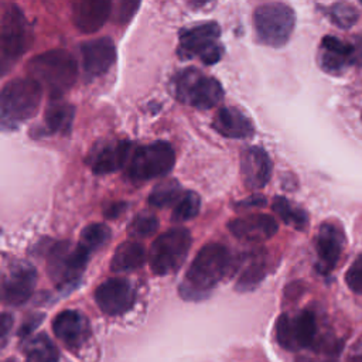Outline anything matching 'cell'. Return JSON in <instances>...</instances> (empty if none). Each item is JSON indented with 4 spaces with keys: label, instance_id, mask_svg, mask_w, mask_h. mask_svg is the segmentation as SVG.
I'll return each instance as SVG.
<instances>
[{
    "label": "cell",
    "instance_id": "8d00e7d4",
    "mask_svg": "<svg viewBox=\"0 0 362 362\" xmlns=\"http://www.w3.org/2000/svg\"><path fill=\"white\" fill-rule=\"evenodd\" d=\"M126 208H127L126 202H112L107 206H105L103 214L106 218L115 219V218H119L122 215V212L126 211Z\"/></svg>",
    "mask_w": 362,
    "mask_h": 362
},
{
    "label": "cell",
    "instance_id": "ffe728a7",
    "mask_svg": "<svg viewBox=\"0 0 362 362\" xmlns=\"http://www.w3.org/2000/svg\"><path fill=\"white\" fill-rule=\"evenodd\" d=\"M72 23L81 33L90 34L103 27L112 11V3L106 0H79L72 3Z\"/></svg>",
    "mask_w": 362,
    "mask_h": 362
},
{
    "label": "cell",
    "instance_id": "4fadbf2b",
    "mask_svg": "<svg viewBox=\"0 0 362 362\" xmlns=\"http://www.w3.org/2000/svg\"><path fill=\"white\" fill-rule=\"evenodd\" d=\"M37 283V272L28 262H14L3 276L1 296L8 305L18 307L24 304L33 294Z\"/></svg>",
    "mask_w": 362,
    "mask_h": 362
},
{
    "label": "cell",
    "instance_id": "f546056e",
    "mask_svg": "<svg viewBox=\"0 0 362 362\" xmlns=\"http://www.w3.org/2000/svg\"><path fill=\"white\" fill-rule=\"evenodd\" d=\"M201 208V198L195 191H185L180 201L173 206L171 219L174 222H185L195 218Z\"/></svg>",
    "mask_w": 362,
    "mask_h": 362
},
{
    "label": "cell",
    "instance_id": "4dcf8cb0",
    "mask_svg": "<svg viewBox=\"0 0 362 362\" xmlns=\"http://www.w3.org/2000/svg\"><path fill=\"white\" fill-rule=\"evenodd\" d=\"M329 20L339 28H351L358 20V11L348 3H334L325 8Z\"/></svg>",
    "mask_w": 362,
    "mask_h": 362
},
{
    "label": "cell",
    "instance_id": "603a6c76",
    "mask_svg": "<svg viewBox=\"0 0 362 362\" xmlns=\"http://www.w3.org/2000/svg\"><path fill=\"white\" fill-rule=\"evenodd\" d=\"M75 107L61 99L51 100L44 113V133L68 134L72 127Z\"/></svg>",
    "mask_w": 362,
    "mask_h": 362
},
{
    "label": "cell",
    "instance_id": "5bb4252c",
    "mask_svg": "<svg viewBox=\"0 0 362 362\" xmlns=\"http://www.w3.org/2000/svg\"><path fill=\"white\" fill-rule=\"evenodd\" d=\"M132 146L129 140H103L92 147L86 163L96 175L119 171L127 161Z\"/></svg>",
    "mask_w": 362,
    "mask_h": 362
},
{
    "label": "cell",
    "instance_id": "2e32d148",
    "mask_svg": "<svg viewBox=\"0 0 362 362\" xmlns=\"http://www.w3.org/2000/svg\"><path fill=\"white\" fill-rule=\"evenodd\" d=\"M82 68L86 78L92 79L109 71L116 59V47L109 37H98L81 44Z\"/></svg>",
    "mask_w": 362,
    "mask_h": 362
},
{
    "label": "cell",
    "instance_id": "3957f363",
    "mask_svg": "<svg viewBox=\"0 0 362 362\" xmlns=\"http://www.w3.org/2000/svg\"><path fill=\"white\" fill-rule=\"evenodd\" d=\"M42 88L31 78L8 81L0 95V122L3 129L17 127L31 119L41 103Z\"/></svg>",
    "mask_w": 362,
    "mask_h": 362
},
{
    "label": "cell",
    "instance_id": "8992f818",
    "mask_svg": "<svg viewBox=\"0 0 362 362\" xmlns=\"http://www.w3.org/2000/svg\"><path fill=\"white\" fill-rule=\"evenodd\" d=\"M294 25L296 13L286 3H263L253 11L255 34L264 45L283 47L288 41Z\"/></svg>",
    "mask_w": 362,
    "mask_h": 362
},
{
    "label": "cell",
    "instance_id": "d6a6232c",
    "mask_svg": "<svg viewBox=\"0 0 362 362\" xmlns=\"http://www.w3.org/2000/svg\"><path fill=\"white\" fill-rule=\"evenodd\" d=\"M346 286L358 294H362V255H359L345 273Z\"/></svg>",
    "mask_w": 362,
    "mask_h": 362
},
{
    "label": "cell",
    "instance_id": "8fae6325",
    "mask_svg": "<svg viewBox=\"0 0 362 362\" xmlns=\"http://www.w3.org/2000/svg\"><path fill=\"white\" fill-rule=\"evenodd\" d=\"M276 339L287 351L311 346L317 337V320L313 311L303 310L294 315L281 314L276 321Z\"/></svg>",
    "mask_w": 362,
    "mask_h": 362
},
{
    "label": "cell",
    "instance_id": "5b68a950",
    "mask_svg": "<svg viewBox=\"0 0 362 362\" xmlns=\"http://www.w3.org/2000/svg\"><path fill=\"white\" fill-rule=\"evenodd\" d=\"M191 243V233L182 226H175L160 233L151 243L147 255L151 272L157 276L177 272L187 259Z\"/></svg>",
    "mask_w": 362,
    "mask_h": 362
},
{
    "label": "cell",
    "instance_id": "ba28073f",
    "mask_svg": "<svg viewBox=\"0 0 362 362\" xmlns=\"http://www.w3.org/2000/svg\"><path fill=\"white\" fill-rule=\"evenodd\" d=\"M90 253L82 245L69 240L54 243L47 253V272L55 286L68 288L79 281Z\"/></svg>",
    "mask_w": 362,
    "mask_h": 362
},
{
    "label": "cell",
    "instance_id": "7a4b0ae2",
    "mask_svg": "<svg viewBox=\"0 0 362 362\" xmlns=\"http://www.w3.org/2000/svg\"><path fill=\"white\" fill-rule=\"evenodd\" d=\"M27 72L48 92L51 100H57L76 82L78 64L71 52L57 48L31 58L27 62Z\"/></svg>",
    "mask_w": 362,
    "mask_h": 362
},
{
    "label": "cell",
    "instance_id": "484cf974",
    "mask_svg": "<svg viewBox=\"0 0 362 362\" xmlns=\"http://www.w3.org/2000/svg\"><path fill=\"white\" fill-rule=\"evenodd\" d=\"M182 188L180 185V182L174 178L170 180H164L160 181L158 184L154 185V188L151 189L147 201L151 206L156 208H167V206H174L181 195H182Z\"/></svg>",
    "mask_w": 362,
    "mask_h": 362
},
{
    "label": "cell",
    "instance_id": "ab89813d",
    "mask_svg": "<svg viewBox=\"0 0 362 362\" xmlns=\"http://www.w3.org/2000/svg\"><path fill=\"white\" fill-rule=\"evenodd\" d=\"M352 61L362 66V34L356 38V42L354 45V54H352Z\"/></svg>",
    "mask_w": 362,
    "mask_h": 362
},
{
    "label": "cell",
    "instance_id": "44dd1931",
    "mask_svg": "<svg viewBox=\"0 0 362 362\" xmlns=\"http://www.w3.org/2000/svg\"><path fill=\"white\" fill-rule=\"evenodd\" d=\"M352 54L354 47L351 44H346L337 37L325 35L321 41L318 62L325 72L331 75H338L351 62Z\"/></svg>",
    "mask_w": 362,
    "mask_h": 362
},
{
    "label": "cell",
    "instance_id": "4316f807",
    "mask_svg": "<svg viewBox=\"0 0 362 362\" xmlns=\"http://www.w3.org/2000/svg\"><path fill=\"white\" fill-rule=\"evenodd\" d=\"M272 208L284 223L291 225L293 228H296L298 230H303L307 228V225H308L307 212L298 206H293L287 198L274 197Z\"/></svg>",
    "mask_w": 362,
    "mask_h": 362
},
{
    "label": "cell",
    "instance_id": "30bf717a",
    "mask_svg": "<svg viewBox=\"0 0 362 362\" xmlns=\"http://www.w3.org/2000/svg\"><path fill=\"white\" fill-rule=\"evenodd\" d=\"M28 48L27 20L17 4L3 6L0 18V64L3 74Z\"/></svg>",
    "mask_w": 362,
    "mask_h": 362
},
{
    "label": "cell",
    "instance_id": "60d3db41",
    "mask_svg": "<svg viewBox=\"0 0 362 362\" xmlns=\"http://www.w3.org/2000/svg\"><path fill=\"white\" fill-rule=\"evenodd\" d=\"M296 362H332V361L322 359V358H313V356H300L296 359Z\"/></svg>",
    "mask_w": 362,
    "mask_h": 362
},
{
    "label": "cell",
    "instance_id": "7402d4cb",
    "mask_svg": "<svg viewBox=\"0 0 362 362\" xmlns=\"http://www.w3.org/2000/svg\"><path fill=\"white\" fill-rule=\"evenodd\" d=\"M212 127L228 139H246L255 132L252 120L242 110L230 106L221 107L216 112Z\"/></svg>",
    "mask_w": 362,
    "mask_h": 362
},
{
    "label": "cell",
    "instance_id": "836d02e7",
    "mask_svg": "<svg viewBox=\"0 0 362 362\" xmlns=\"http://www.w3.org/2000/svg\"><path fill=\"white\" fill-rule=\"evenodd\" d=\"M139 6H140L139 1H122L119 4V10H117L119 24H126L134 16Z\"/></svg>",
    "mask_w": 362,
    "mask_h": 362
},
{
    "label": "cell",
    "instance_id": "b9f144b4",
    "mask_svg": "<svg viewBox=\"0 0 362 362\" xmlns=\"http://www.w3.org/2000/svg\"><path fill=\"white\" fill-rule=\"evenodd\" d=\"M6 362H16V361H13V359H10V361H6Z\"/></svg>",
    "mask_w": 362,
    "mask_h": 362
},
{
    "label": "cell",
    "instance_id": "1f68e13d",
    "mask_svg": "<svg viewBox=\"0 0 362 362\" xmlns=\"http://www.w3.org/2000/svg\"><path fill=\"white\" fill-rule=\"evenodd\" d=\"M158 229V219L153 214H139L136 215L127 226V233L132 238H147L156 233Z\"/></svg>",
    "mask_w": 362,
    "mask_h": 362
},
{
    "label": "cell",
    "instance_id": "277c9868",
    "mask_svg": "<svg viewBox=\"0 0 362 362\" xmlns=\"http://www.w3.org/2000/svg\"><path fill=\"white\" fill-rule=\"evenodd\" d=\"M170 89L178 102L201 110L212 109L223 99L221 82L197 68L178 71L171 78Z\"/></svg>",
    "mask_w": 362,
    "mask_h": 362
},
{
    "label": "cell",
    "instance_id": "ac0fdd59",
    "mask_svg": "<svg viewBox=\"0 0 362 362\" xmlns=\"http://www.w3.org/2000/svg\"><path fill=\"white\" fill-rule=\"evenodd\" d=\"M229 232L246 242H263L273 238L279 229L276 219L267 214H250L228 222Z\"/></svg>",
    "mask_w": 362,
    "mask_h": 362
},
{
    "label": "cell",
    "instance_id": "7c38bea8",
    "mask_svg": "<svg viewBox=\"0 0 362 362\" xmlns=\"http://www.w3.org/2000/svg\"><path fill=\"white\" fill-rule=\"evenodd\" d=\"M93 297L102 313L115 317L127 313L133 307L136 291L127 279L112 277L96 287Z\"/></svg>",
    "mask_w": 362,
    "mask_h": 362
},
{
    "label": "cell",
    "instance_id": "d590c367",
    "mask_svg": "<svg viewBox=\"0 0 362 362\" xmlns=\"http://www.w3.org/2000/svg\"><path fill=\"white\" fill-rule=\"evenodd\" d=\"M346 362H362V335L351 345L346 354Z\"/></svg>",
    "mask_w": 362,
    "mask_h": 362
},
{
    "label": "cell",
    "instance_id": "f35d334b",
    "mask_svg": "<svg viewBox=\"0 0 362 362\" xmlns=\"http://www.w3.org/2000/svg\"><path fill=\"white\" fill-rule=\"evenodd\" d=\"M266 204V198L259 195V194H253L250 198H246L243 201H239L236 202V206L238 208H245V206H262Z\"/></svg>",
    "mask_w": 362,
    "mask_h": 362
},
{
    "label": "cell",
    "instance_id": "cb8c5ba5",
    "mask_svg": "<svg viewBox=\"0 0 362 362\" xmlns=\"http://www.w3.org/2000/svg\"><path fill=\"white\" fill-rule=\"evenodd\" d=\"M146 262V252L143 245L134 240L122 242L110 260V270L115 273H129L141 267Z\"/></svg>",
    "mask_w": 362,
    "mask_h": 362
},
{
    "label": "cell",
    "instance_id": "7bdbcfd3",
    "mask_svg": "<svg viewBox=\"0 0 362 362\" xmlns=\"http://www.w3.org/2000/svg\"><path fill=\"white\" fill-rule=\"evenodd\" d=\"M361 4H362V0H361Z\"/></svg>",
    "mask_w": 362,
    "mask_h": 362
},
{
    "label": "cell",
    "instance_id": "9c48e42d",
    "mask_svg": "<svg viewBox=\"0 0 362 362\" xmlns=\"http://www.w3.org/2000/svg\"><path fill=\"white\" fill-rule=\"evenodd\" d=\"M175 164V153L170 143L157 140L137 147L129 161L127 175L133 181H147L167 175Z\"/></svg>",
    "mask_w": 362,
    "mask_h": 362
},
{
    "label": "cell",
    "instance_id": "f1b7e54d",
    "mask_svg": "<svg viewBox=\"0 0 362 362\" xmlns=\"http://www.w3.org/2000/svg\"><path fill=\"white\" fill-rule=\"evenodd\" d=\"M266 276V262L262 257L250 259V262L242 269L238 281L236 290L239 291H250L253 290Z\"/></svg>",
    "mask_w": 362,
    "mask_h": 362
},
{
    "label": "cell",
    "instance_id": "6da1fadb",
    "mask_svg": "<svg viewBox=\"0 0 362 362\" xmlns=\"http://www.w3.org/2000/svg\"><path fill=\"white\" fill-rule=\"evenodd\" d=\"M230 263L232 257L226 246L218 242L204 245L184 274L178 287L180 296L188 301L206 298L215 286L226 276Z\"/></svg>",
    "mask_w": 362,
    "mask_h": 362
},
{
    "label": "cell",
    "instance_id": "d4e9b609",
    "mask_svg": "<svg viewBox=\"0 0 362 362\" xmlns=\"http://www.w3.org/2000/svg\"><path fill=\"white\" fill-rule=\"evenodd\" d=\"M25 362H59V352L54 342L45 335L38 334L25 346Z\"/></svg>",
    "mask_w": 362,
    "mask_h": 362
},
{
    "label": "cell",
    "instance_id": "d6986e66",
    "mask_svg": "<svg viewBox=\"0 0 362 362\" xmlns=\"http://www.w3.org/2000/svg\"><path fill=\"white\" fill-rule=\"evenodd\" d=\"M55 337L68 348H79L89 337L90 327L86 317L76 310H64L52 321Z\"/></svg>",
    "mask_w": 362,
    "mask_h": 362
},
{
    "label": "cell",
    "instance_id": "9a60e30c",
    "mask_svg": "<svg viewBox=\"0 0 362 362\" xmlns=\"http://www.w3.org/2000/svg\"><path fill=\"white\" fill-rule=\"evenodd\" d=\"M344 246L345 233L342 228L334 222L321 223L315 239V249L318 256L317 270L321 274H328L335 269Z\"/></svg>",
    "mask_w": 362,
    "mask_h": 362
},
{
    "label": "cell",
    "instance_id": "e0dca14e",
    "mask_svg": "<svg viewBox=\"0 0 362 362\" xmlns=\"http://www.w3.org/2000/svg\"><path fill=\"white\" fill-rule=\"evenodd\" d=\"M272 160L266 150L249 146L240 154V177L246 188L257 191L266 187L272 177Z\"/></svg>",
    "mask_w": 362,
    "mask_h": 362
},
{
    "label": "cell",
    "instance_id": "83f0119b",
    "mask_svg": "<svg viewBox=\"0 0 362 362\" xmlns=\"http://www.w3.org/2000/svg\"><path fill=\"white\" fill-rule=\"evenodd\" d=\"M112 236V230L107 225L93 222L86 225L79 235V245H82L90 255L105 246Z\"/></svg>",
    "mask_w": 362,
    "mask_h": 362
},
{
    "label": "cell",
    "instance_id": "52a82bcc",
    "mask_svg": "<svg viewBox=\"0 0 362 362\" xmlns=\"http://www.w3.org/2000/svg\"><path fill=\"white\" fill-rule=\"evenodd\" d=\"M225 49L221 42V27L215 21H206L180 31L177 54L182 59L198 58L205 65L221 61Z\"/></svg>",
    "mask_w": 362,
    "mask_h": 362
},
{
    "label": "cell",
    "instance_id": "74e56055",
    "mask_svg": "<svg viewBox=\"0 0 362 362\" xmlns=\"http://www.w3.org/2000/svg\"><path fill=\"white\" fill-rule=\"evenodd\" d=\"M13 325V317L7 313H3L1 314V321H0V334H1V345L4 346L6 344V339H7V335H8V331Z\"/></svg>",
    "mask_w": 362,
    "mask_h": 362
},
{
    "label": "cell",
    "instance_id": "e575fe53",
    "mask_svg": "<svg viewBox=\"0 0 362 362\" xmlns=\"http://www.w3.org/2000/svg\"><path fill=\"white\" fill-rule=\"evenodd\" d=\"M42 318H44L42 314H35V315H31L28 320H25L18 329V337H23V338L28 337L41 324Z\"/></svg>",
    "mask_w": 362,
    "mask_h": 362
}]
</instances>
